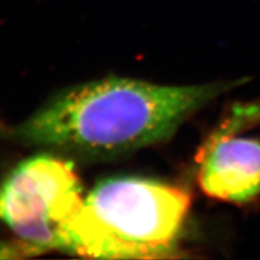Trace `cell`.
Returning <instances> with one entry per match:
<instances>
[{
	"instance_id": "obj_2",
	"label": "cell",
	"mask_w": 260,
	"mask_h": 260,
	"mask_svg": "<svg viewBox=\"0 0 260 260\" xmlns=\"http://www.w3.org/2000/svg\"><path fill=\"white\" fill-rule=\"evenodd\" d=\"M183 188L138 176L106 178L83 198L65 251L98 259L174 256L190 211Z\"/></svg>"
},
{
	"instance_id": "obj_5",
	"label": "cell",
	"mask_w": 260,
	"mask_h": 260,
	"mask_svg": "<svg viewBox=\"0 0 260 260\" xmlns=\"http://www.w3.org/2000/svg\"><path fill=\"white\" fill-rule=\"evenodd\" d=\"M256 126H260V99L233 103L213 129L226 134H243Z\"/></svg>"
},
{
	"instance_id": "obj_3",
	"label": "cell",
	"mask_w": 260,
	"mask_h": 260,
	"mask_svg": "<svg viewBox=\"0 0 260 260\" xmlns=\"http://www.w3.org/2000/svg\"><path fill=\"white\" fill-rule=\"evenodd\" d=\"M82 200L70 162L38 155L18 164L0 183V220L37 253L65 251L68 229Z\"/></svg>"
},
{
	"instance_id": "obj_4",
	"label": "cell",
	"mask_w": 260,
	"mask_h": 260,
	"mask_svg": "<svg viewBox=\"0 0 260 260\" xmlns=\"http://www.w3.org/2000/svg\"><path fill=\"white\" fill-rule=\"evenodd\" d=\"M195 162L198 186L210 199L239 207L260 203V138L212 129Z\"/></svg>"
},
{
	"instance_id": "obj_1",
	"label": "cell",
	"mask_w": 260,
	"mask_h": 260,
	"mask_svg": "<svg viewBox=\"0 0 260 260\" xmlns=\"http://www.w3.org/2000/svg\"><path fill=\"white\" fill-rule=\"evenodd\" d=\"M234 82L167 86L111 77L52 99L15 129L19 141L86 155H113L158 144Z\"/></svg>"
}]
</instances>
